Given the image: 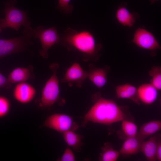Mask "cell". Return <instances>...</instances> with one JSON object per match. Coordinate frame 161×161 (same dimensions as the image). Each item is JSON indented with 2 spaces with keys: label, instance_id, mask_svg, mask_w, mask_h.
Masks as SVG:
<instances>
[{
  "label": "cell",
  "instance_id": "obj_4",
  "mask_svg": "<svg viewBox=\"0 0 161 161\" xmlns=\"http://www.w3.org/2000/svg\"><path fill=\"white\" fill-rule=\"evenodd\" d=\"M33 30L30 26L24 28L21 35L14 38L7 39L0 46V59L17 52L27 51L28 46L34 44L31 40Z\"/></svg>",
  "mask_w": 161,
  "mask_h": 161
},
{
  "label": "cell",
  "instance_id": "obj_19",
  "mask_svg": "<svg viewBox=\"0 0 161 161\" xmlns=\"http://www.w3.org/2000/svg\"><path fill=\"white\" fill-rule=\"evenodd\" d=\"M64 139L68 146L72 148L77 152H80L81 147L83 145L82 140L83 138L82 135L75 133L71 130L63 133Z\"/></svg>",
  "mask_w": 161,
  "mask_h": 161
},
{
  "label": "cell",
  "instance_id": "obj_14",
  "mask_svg": "<svg viewBox=\"0 0 161 161\" xmlns=\"http://www.w3.org/2000/svg\"><path fill=\"white\" fill-rule=\"evenodd\" d=\"M144 141L137 135L126 138L119 151L120 154L126 156L139 153L141 144Z\"/></svg>",
  "mask_w": 161,
  "mask_h": 161
},
{
  "label": "cell",
  "instance_id": "obj_30",
  "mask_svg": "<svg viewBox=\"0 0 161 161\" xmlns=\"http://www.w3.org/2000/svg\"><path fill=\"white\" fill-rule=\"evenodd\" d=\"M159 0H151V3H153L155 2L158 1Z\"/></svg>",
  "mask_w": 161,
  "mask_h": 161
},
{
  "label": "cell",
  "instance_id": "obj_18",
  "mask_svg": "<svg viewBox=\"0 0 161 161\" xmlns=\"http://www.w3.org/2000/svg\"><path fill=\"white\" fill-rule=\"evenodd\" d=\"M161 129V121H152L142 125L140 127L137 135L144 141L148 137L160 130Z\"/></svg>",
  "mask_w": 161,
  "mask_h": 161
},
{
  "label": "cell",
  "instance_id": "obj_2",
  "mask_svg": "<svg viewBox=\"0 0 161 161\" xmlns=\"http://www.w3.org/2000/svg\"><path fill=\"white\" fill-rule=\"evenodd\" d=\"M126 119V114L115 102L100 97L85 115L82 125L92 122L109 125Z\"/></svg>",
  "mask_w": 161,
  "mask_h": 161
},
{
  "label": "cell",
  "instance_id": "obj_28",
  "mask_svg": "<svg viewBox=\"0 0 161 161\" xmlns=\"http://www.w3.org/2000/svg\"><path fill=\"white\" fill-rule=\"evenodd\" d=\"M7 39H0V46L5 42Z\"/></svg>",
  "mask_w": 161,
  "mask_h": 161
},
{
  "label": "cell",
  "instance_id": "obj_1",
  "mask_svg": "<svg viewBox=\"0 0 161 161\" xmlns=\"http://www.w3.org/2000/svg\"><path fill=\"white\" fill-rule=\"evenodd\" d=\"M59 44L69 51L77 50L83 55L85 62L96 61L99 59L102 45L97 43L93 34L86 30L78 31L70 27L59 34Z\"/></svg>",
  "mask_w": 161,
  "mask_h": 161
},
{
  "label": "cell",
  "instance_id": "obj_20",
  "mask_svg": "<svg viewBox=\"0 0 161 161\" xmlns=\"http://www.w3.org/2000/svg\"><path fill=\"white\" fill-rule=\"evenodd\" d=\"M101 150L99 158L100 161H116L120 155L119 151L114 149L107 143L104 144Z\"/></svg>",
  "mask_w": 161,
  "mask_h": 161
},
{
  "label": "cell",
  "instance_id": "obj_27",
  "mask_svg": "<svg viewBox=\"0 0 161 161\" xmlns=\"http://www.w3.org/2000/svg\"><path fill=\"white\" fill-rule=\"evenodd\" d=\"M158 136L157 144L156 149V156L157 160L161 161V140L160 136Z\"/></svg>",
  "mask_w": 161,
  "mask_h": 161
},
{
  "label": "cell",
  "instance_id": "obj_25",
  "mask_svg": "<svg viewBox=\"0 0 161 161\" xmlns=\"http://www.w3.org/2000/svg\"><path fill=\"white\" fill-rule=\"evenodd\" d=\"M58 160L61 161H75V158L72 151L69 146H67L61 157Z\"/></svg>",
  "mask_w": 161,
  "mask_h": 161
},
{
  "label": "cell",
  "instance_id": "obj_12",
  "mask_svg": "<svg viewBox=\"0 0 161 161\" xmlns=\"http://www.w3.org/2000/svg\"><path fill=\"white\" fill-rule=\"evenodd\" d=\"M137 13H131L123 5L119 7L115 13V17L122 25L128 27H132L138 18Z\"/></svg>",
  "mask_w": 161,
  "mask_h": 161
},
{
  "label": "cell",
  "instance_id": "obj_13",
  "mask_svg": "<svg viewBox=\"0 0 161 161\" xmlns=\"http://www.w3.org/2000/svg\"><path fill=\"white\" fill-rule=\"evenodd\" d=\"M137 91L139 100L145 104H152L158 96V90L151 83L141 85L137 89Z\"/></svg>",
  "mask_w": 161,
  "mask_h": 161
},
{
  "label": "cell",
  "instance_id": "obj_10",
  "mask_svg": "<svg viewBox=\"0 0 161 161\" xmlns=\"http://www.w3.org/2000/svg\"><path fill=\"white\" fill-rule=\"evenodd\" d=\"M35 89L31 85L24 82L18 84L13 92L15 99L22 103L30 102L34 98L36 94Z\"/></svg>",
  "mask_w": 161,
  "mask_h": 161
},
{
  "label": "cell",
  "instance_id": "obj_16",
  "mask_svg": "<svg viewBox=\"0 0 161 161\" xmlns=\"http://www.w3.org/2000/svg\"><path fill=\"white\" fill-rule=\"evenodd\" d=\"M158 136L155 135L146 141L142 143L140 152L143 153L146 159L149 161H156V149Z\"/></svg>",
  "mask_w": 161,
  "mask_h": 161
},
{
  "label": "cell",
  "instance_id": "obj_26",
  "mask_svg": "<svg viewBox=\"0 0 161 161\" xmlns=\"http://www.w3.org/2000/svg\"><path fill=\"white\" fill-rule=\"evenodd\" d=\"M11 83L7 78H5L0 72V89L4 87L10 88L11 86Z\"/></svg>",
  "mask_w": 161,
  "mask_h": 161
},
{
  "label": "cell",
  "instance_id": "obj_7",
  "mask_svg": "<svg viewBox=\"0 0 161 161\" xmlns=\"http://www.w3.org/2000/svg\"><path fill=\"white\" fill-rule=\"evenodd\" d=\"M44 126L62 133L69 130L74 131L78 127L71 117L60 113L54 114L47 117Z\"/></svg>",
  "mask_w": 161,
  "mask_h": 161
},
{
  "label": "cell",
  "instance_id": "obj_21",
  "mask_svg": "<svg viewBox=\"0 0 161 161\" xmlns=\"http://www.w3.org/2000/svg\"><path fill=\"white\" fill-rule=\"evenodd\" d=\"M151 77V83L158 90L161 89V68L159 66L152 67L149 72Z\"/></svg>",
  "mask_w": 161,
  "mask_h": 161
},
{
  "label": "cell",
  "instance_id": "obj_22",
  "mask_svg": "<svg viewBox=\"0 0 161 161\" xmlns=\"http://www.w3.org/2000/svg\"><path fill=\"white\" fill-rule=\"evenodd\" d=\"M121 126L126 138L135 136L137 133V126L134 123L126 119L121 121Z\"/></svg>",
  "mask_w": 161,
  "mask_h": 161
},
{
  "label": "cell",
  "instance_id": "obj_5",
  "mask_svg": "<svg viewBox=\"0 0 161 161\" xmlns=\"http://www.w3.org/2000/svg\"><path fill=\"white\" fill-rule=\"evenodd\" d=\"M58 67V64L56 62L49 65L52 74L46 82L42 90L40 100L41 106L44 108L51 106L59 99L60 90L57 75Z\"/></svg>",
  "mask_w": 161,
  "mask_h": 161
},
{
  "label": "cell",
  "instance_id": "obj_9",
  "mask_svg": "<svg viewBox=\"0 0 161 161\" xmlns=\"http://www.w3.org/2000/svg\"><path fill=\"white\" fill-rule=\"evenodd\" d=\"M87 77L88 72L84 70L78 63L75 62L67 69L61 81L62 83H68L70 86L75 84L80 88Z\"/></svg>",
  "mask_w": 161,
  "mask_h": 161
},
{
  "label": "cell",
  "instance_id": "obj_3",
  "mask_svg": "<svg viewBox=\"0 0 161 161\" xmlns=\"http://www.w3.org/2000/svg\"><path fill=\"white\" fill-rule=\"evenodd\" d=\"M16 2V0H9L5 4L3 10L5 17L3 20L2 29L10 28L18 32L21 25L24 28L30 26L31 23L27 12L14 6Z\"/></svg>",
  "mask_w": 161,
  "mask_h": 161
},
{
  "label": "cell",
  "instance_id": "obj_15",
  "mask_svg": "<svg viewBox=\"0 0 161 161\" xmlns=\"http://www.w3.org/2000/svg\"><path fill=\"white\" fill-rule=\"evenodd\" d=\"M116 92L118 98L130 99L139 104L137 89L133 85L129 83L119 85L116 87Z\"/></svg>",
  "mask_w": 161,
  "mask_h": 161
},
{
  "label": "cell",
  "instance_id": "obj_11",
  "mask_svg": "<svg viewBox=\"0 0 161 161\" xmlns=\"http://www.w3.org/2000/svg\"><path fill=\"white\" fill-rule=\"evenodd\" d=\"M89 67L87 78L98 88L101 89L107 82V68H97L92 64H90Z\"/></svg>",
  "mask_w": 161,
  "mask_h": 161
},
{
  "label": "cell",
  "instance_id": "obj_24",
  "mask_svg": "<svg viewBox=\"0 0 161 161\" xmlns=\"http://www.w3.org/2000/svg\"><path fill=\"white\" fill-rule=\"evenodd\" d=\"M10 108V103L9 100L5 97L0 96V117L7 114Z\"/></svg>",
  "mask_w": 161,
  "mask_h": 161
},
{
  "label": "cell",
  "instance_id": "obj_8",
  "mask_svg": "<svg viewBox=\"0 0 161 161\" xmlns=\"http://www.w3.org/2000/svg\"><path fill=\"white\" fill-rule=\"evenodd\" d=\"M132 42L139 47L150 50L160 49L157 39L151 32L141 27L135 30Z\"/></svg>",
  "mask_w": 161,
  "mask_h": 161
},
{
  "label": "cell",
  "instance_id": "obj_6",
  "mask_svg": "<svg viewBox=\"0 0 161 161\" xmlns=\"http://www.w3.org/2000/svg\"><path fill=\"white\" fill-rule=\"evenodd\" d=\"M32 36L40 40L42 49L39 51V55L44 58L48 57L49 49L60 42L59 35L55 27L46 29L43 26L40 25L33 30Z\"/></svg>",
  "mask_w": 161,
  "mask_h": 161
},
{
  "label": "cell",
  "instance_id": "obj_17",
  "mask_svg": "<svg viewBox=\"0 0 161 161\" xmlns=\"http://www.w3.org/2000/svg\"><path fill=\"white\" fill-rule=\"evenodd\" d=\"M33 70L31 66L16 68L10 73L7 79L11 83L24 82L34 76Z\"/></svg>",
  "mask_w": 161,
  "mask_h": 161
},
{
  "label": "cell",
  "instance_id": "obj_23",
  "mask_svg": "<svg viewBox=\"0 0 161 161\" xmlns=\"http://www.w3.org/2000/svg\"><path fill=\"white\" fill-rule=\"evenodd\" d=\"M71 0H58L57 8L66 15L70 14L73 10V6L70 4Z\"/></svg>",
  "mask_w": 161,
  "mask_h": 161
},
{
  "label": "cell",
  "instance_id": "obj_29",
  "mask_svg": "<svg viewBox=\"0 0 161 161\" xmlns=\"http://www.w3.org/2000/svg\"><path fill=\"white\" fill-rule=\"evenodd\" d=\"M3 19H0V32L1 30L2 27L1 25Z\"/></svg>",
  "mask_w": 161,
  "mask_h": 161
}]
</instances>
